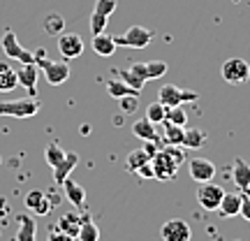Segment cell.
Segmentation results:
<instances>
[{
  "label": "cell",
  "instance_id": "d6986e66",
  "mask_svg": "<svg viewBox=\"0 0 250 241\" xmlns=\"http://www.w3.org/2000/svg\"><path fill=\"white\" fill-rule=\"evenodd\" d=\"M62 190H65V197L70 199V204H74L79 211H83V202H86V190L72 179H65L62 181Z\"/></svg>",
  "mask_w": 250,
  "mask_h": 241
},
{
  "label": "cell",
  "instance_id": "d6a6232c",
  "mask_svg": "<svg viewBox=\"0 0 250 241\" xmlns=\"http://www.w3.org/2000/svg\"><path fill=\"white\" fill-rule=\"evenodd\" d=\"M118 74H121V79H123L125 84L130 86V88L137 90V93H139V90L144 88V81L139 79V77H137V74H134V72L130 70V67H127V70H118Z\"/></svg>",
  "mask_w": 250,
  "mask_h": 241
},
{
  "label": "cell",
  "instance_id": "52a82bcc",
  "mask_svg": "<svg viewBox=\"0 0 250 241\" xmlns=\"http://www.w3.org/2000/svg\"><path fill=\"white\" fill-rule=\"evenodd\" d=\"M116 7H118V0H95V7H93V14H90V33L93 35L107 30L109 17L114 14Z\"/></svg>",
  "mask_w": 250,
  "mask_h": 241
},
{
  "label": "cell",
  "instance_id": "5b68a950",
  "mask_svg": "<svg viewBox=\"0 0 250 241\" xmlns=\"http://www.w3.org/2000/svg\"><path fill=\"white\" fill-rule=\"evenodd\" d=\"M158 100H160L165 107H181L186 102H197L199 100V93L195 90H183L174 84H165L160 90H158Z\"/></svg>",
  "mask_w": 250,
  "mask_h": 241
},
{
  "label": "cell",
  "instance_id": "5bb4252c",
  "mask_svg": "<svg viewBox=\"0 0 250 241\" xmlns=\"http://www.w3.org/2000/svg\"><path fill=\"white\" fill-rule=\"evenodd\" d=\"M37 77H40V67H37L35 63H26V65H21V70H17L19 84H21L30 95L37 93Z\"/></svg>",
  "mask_w": 250,
  "mask_h": 241
},
{
  "label": "cell",
  "instance_id": "8992f818",
  "mask_svg": "<svg viewBox=\"0 0 250 241\" xmlns=\"http://www.w3.org/2000/svg\"><path fill=\"white\" fill-rule=\"evenodd\" d=\"M0 46H2V51H5L7 58L19 61L21 65H26V63H35V54L19 44L14 30H5V33H2V37H0Z\"/></svg>",
  "mask_w": 250,
  "mask_h": 241
},
{
  "label": "cell",
  "instance_id": "60d3db41",
  "mask_svg": "<svg viewBox=\"0 0 250 241\" xmlns=\"http://www.w3.org/2000/svg\"><path fill=\"white\" fill-rule=\"evenodd\" d=\"M236 241H241V239H236Z\"/></svg>",
  "mask_w": 250,
  "mask_h": 241
},
{
  "label": "cell",
  "instance_id": "83f0119b",
  "mask_svg": "<svg viewBox=\"0 0 250 241\" xmlns=\"http://www.w3.org/2000/svg\"><path fill=\"white\" fill-rule=\"evenodd\" d=\"M62 28H65V19H62L61 14H56V12L46 14V19H44V30L49 33V35H61Z\"/></svg>",
  "mask_w": 250,
  "mask_h": 241
},
{
  "label": "cell",
  "instance_id": "30bf717a",
  "mask_svg": "<svg viewBox=\"0 0 250 241\" xmlns=\"http://www.w3.org/2000/svg\"><path fill=\"white\" fill-rule=\"evenodd\" d=\"M58 51L65 61H74L83 54V40L77 33H61L58 35Z\"/></svg>",
  "mask_w": 250,
  "mask_h": 241
},
{
  "label": "cell",
  "instance_id": "cb8c5ba5",
  "mask_svg": "<svg viewBox=\"0 0 250 241\" xmlns=\"http://www.w3.org/2000/svg\"><path fill=\"white\" fill-rule=\"evenodd\" d=\"M208 139L206 130H199V128H183V146L186 149H202Z\"/></svg>",
  "mask_w": 250,
  "mask_h": 241
},
{
  "label": "cell",
  "instance_id": "74e56055",
  "mask_svg": "<svg viewBox=\"0 0 250 241\" xmlns=\"http://www.w3.org/2000/svg\"><path fill=\"white\" fill-rule=\"evenodd\" d=\"M137 174H139V176H146V179H153V167H151V162H146V165H142V167H139V170H137Z\"/></svg>",
  "mask_w": 250,
  "mask_h": 241
},
{
  "label": "cell",
  "instance_id": "ba28073f",
  "mask_svg": "<svg viewBox=\"0 0 250 241\" xmlns=\"http://www.w3.org/2000/svg\"><path fill=\"white\" fill-rule=\"evenodd\" d=\"M220 74L227 84H246L250 79V65L243 58H227L220 67Z\"/></svg>",
  "mask_w": 250,
  "mask_h": 241
},
{
  "label": "cell",
  "instance_id": "603a6c76",
  "mask_svg": "<svg viewBox=\"0 0 250 241\" xmlns=\"http://www.w3.org/2000/svg\"><path fill=\"white\" fill-rule=\"evenodd\" d=\"M19 86L17 70L7 61H0V93H9Z\"/></svg>",
  "mask_w": 250,
  "mask_h": 241
},
{
  "label": "cell",
  "instance_id": "f35d334b",
  "mask_svg": "<svg viewBox=\"0 0 250 241\" xmlns=\"http://www.w3.org/2000/svg\"><path fill=\"white\" fill-rule=\"evenodd\" d=\"M5 206H7V197H5V195H0V214L5 211Z\"/></svg>",
  "mask_w": 250,
  "mask_h": 241
},
{
  "label": "cell",
  "instance_id": "8d00e7d4",
  "mask_svg": "<svg viewBox=\"0 0 250 241\" xmlns=\"http://www.w3.org/2000/svg\"><path fill=\"white\" fill-rule=\"evenodd\" d=\"M239 216H241V218H246V220L250 223V197L243 195V199H241V211H239Z\"/></svg>",
  "mask_w": 250,
  "mask_h": 241
},
{
  "label": "cell",
  "instance_id": "d590c367",
  "mask_svg": "<svg viewBox=\"0 0 250 241\" xmlns=\"http://www.w3.org/2000/svg\"><path fill=\"white\" fill-rule=\"evenodd\" d=\"M49 241H77V239L70 237V234L61 232V230H54V232H49Z\"/></svg>",
  "mask_w": 250,
  "mask_h": 241
},
{
  "label": "cell",
  "instance_id": "8fae6325",
  "mask_svg": "<svg viewBox=\"0 0 250 241\" xmlns=\"http://www.w3.org/2000/svg\"><path fill=\"white\" fill-rule=\"evenodd\" d=\"M160 234H162V241H190L192 230H190V225L183 218H171V220H167L162 225Z\"/></svg>",
  "mask_w": 250,
  "mask_h": 241
},
{
  "label": "cell",
  "instance_id": "7402d4cb",
  "mask_svg": "<svg viewBox=\"0 0 250 241\" xmlns=\"http://www.w3.org/2000/svg\"><path fill=\"white\" fill-rule=\"evenodd\" d=\"M93 51L102 58H107L116 51V40L114 35H107V33H98V35H93Z\"/></svg>",
  "mask_w": 250,
  "mask_h": 241
},
{
  "label": "cell",
  "instance_id": "ab89813d",
  "mask_svg": "<svg viewBox=\"0 0 250 241\" xmlns=\"http://www.w3.org/2000/svg\"><path fill=\"white\" fill-rule=\"evenodd\" d=\"M234 2H239V0H234Z\"/></svg>",
  "mask_w": 250,
  "mask_h": 241
},
{
  "label": "cell",
  "instance_id": "44dd1931",
  "mask_svg": "<svg viewBox=\"0 0 250 241\" xmlns=\"http://www.w3.org/2000/svg\"><path fill=\"white\" fill-rule=\"evenodd\" d=\"M241 199H243V195H239V193H225L223 202L218 206L220 216H225V218L239 216V211H241Z\"/></svg>",
  "mask_w": 250,
  "mask_h": 241
},
{
  "label": "cell",
  "instance_id": "7a4b0ae2",
  "mask_svg": "<svg viewBox=\"0 0 250 241\" xmlns=\"http://www.w3.org/2000/svg\"><path fill=\"white\" fill-rule=\"evenodd\" d=\"M35 65L44 72V79L51 86H61V84H65L70 79V65H67V61H49L44 49H37L35 51Z\"/></svg>",
  "mask_w": 250,
  "mask_h": 241
},
{
  "label": "cell",
  "instance_id": "4fadbf2b",
  "mask_svg": "<svg viewBox=\"0 0 250 241\" xmlns=\"http://www.w3.org/2000/svg\"><path fill=\"white\" fill-rule=\"evenodd\" d=\"M26 206L35 216H46L51 209H54V204H51L49 195H46V193H42V190H30V193L26 195Z\"/></svg>",
  "mask_w": 250,
  "mask_h": 241
},
{
  "label": "cell",
  "instance_id": "2e32d148",
  "mask_svg": "<svg viewBox=\"0 0 250 241\" xmlns=\"http://www.w3.org/2000/svg\"><path fill=\"white\" fill-rule=\"evenodd\" d=\"M232 179H234V183H236L239 190H243V193H248L250 190V165L243 160V158H236V160H234Z\"/></svg>",
  "mask_w": 250,
  "mask_h": 241
},
{
  "label": "cell",
  "instance_id": "484cf974",
  "mask_svg": "<svg viewBox=\"0 0 250 241\" xmlns=\"http://www.w3.org/2000/svg\"><path fill=\"white\" fill-rule=\"evenodd\" d=\"M107 90H109V95H111V98H116V100L125 98V95H139V93H137L134 88H130L121 77H118V79H109L107 81Z\"/></svg>",
  "mask_w": 250,
  "mask_h": 241
},
{
  "label": "cell",
  "instance_id": "4dcf8cb0",
  "mask_svg": "<svg viewBox=\"0 0 250 241\" xmlns=\"http://www.w3.org/2000/svg\"><path fill=\"white\" fill-rule=\"evenodd\" d=\"M165 144H169V146H183V128L179 125H169L165 123Z\"/></svg>",
  "mask_w": 250,
  "mask_h": 241
},
{
  "label": "cell",
  "instance_id": "9a60e30c",
  "mask_svg": "<svg viewBox=\"0 0 250 241\" xmlns=\"http://www.w3.org/2000/svg\"><path fill=\"white\" fill-rule=\"evenodd\" d=\"M132 132H134V137H139V139H144V142H158V144H162L160 132L155 130V123H151L146 116L139 118V121H134Z\"/></svg>",
  "mask_w": 250,
  "mask_h": 241
},
{
  "label": "cell",
  "instance_id": "e575fe53",
  "mask_svg": "<svg viewBox=\"0 0 250 241\" xmlns=\"http://www.w3.org/2000/svg\"><path fill=\"white\" fill-rule=\"evenodd\" d=\"M130 70H132L134 74L144 81V84L148 81V79H146V63H132V65H130Z\"/></svg>",
  "mask_w": 250,
  "mask_h": 241
},
{
  "label": "cell",
  "instance_id": "7c38bea8",
  "mask_svg": "<svg viewBox=\"0 0 250 241\" xmlns=\"http://www.w3.org/2000/svg\"><path fill=\"white\" fill-rule=\"evenodd\" d=\"M188 170H190V176L197 181V183H206L215 176V165L206 158H192L188 162Z\"/></svg>",
  "mask_w": 250,
  "mask_h": 241
},
{
  "label": "cell",
  "instance_id": "6da1fadb",
  "mask_svg": "<svg viewBox=\"0 0 250 241\" xmlns=\"http://www.w3.org/2000/svg\"><path fill=\"white\" fill-rule=\"evenodd\" d=\"M186 160V153L179 146H169L165 144V149H158V153L151 158V167H153V179L160 181H169L176 176L181 162Z\"/></svg>",
  "mask_w": 250,
  "mask_h": 241
},
{
  "label": "cell",
  "instance_id": "e0dca14e",
  "mask_svg": "<svg viewBox=\"0 0 250 241\" xmlns=\"http://www.w3.org/2000/svg\"><path fill=\"white\" fill-rule=\"evenodd\" d=\"M77 162H79V155H77V153H67V155H65L58 165H56V167H54L56 186H62V181L70 179V174H72V170L77 167Z\"/></svg>",
  "mask_w": 250,
  "mask_h": 241
},
{
  "label": "cell",
  "instance_id": "d4e9b609",
  "mask_svg": "<svg viewBox=\"0 0 250 241\" xmlns=\"http://www.w3.org/2000/svg\"><path fill=\"white\" fill-rule=\"evenodd\" d=\"M77 241H100V227L86 214H83V220H81V230L77 234Z\"/></svg>",
  "mask_w": 250,
  "mask_h": 241
},
{
  "label": "cell",
  "instance_id": "1f68e13d",
  "mask_svg": "<svg viewBox=\"0 0 250 241\" xmlns=\"http://www.w3.org/2000/svg\"><path fill=\"white\" fill-rule=\"evenodd\" d=\"M167 74V63L165 61H148L146 63V79H162Z\"/></svg>",
  "mask_w": 250,
  "mask_h": 241
},
{
  "label": "cell",
  "instance_id": "f546056e",
  "mask_svg": "<svg viewBox=\"0 0 250 241\" xmlns=\"http://www.w3.org/2000/svg\"><path fill=\"white\" fill-rule=\"evenodd\" d=\"M165 114H167V107L162 105L160 100L158 102H151L148 107H146V118L151 121V123H165Z\"/></svg>",
  "mask_w": 250,
  "mask_h": 241
},
{
  "label": "cell",
  "instance_id": "9c48e42d",
  "mask_svg": "<svg viewBox=\"0 0 250 241\" xmlns=\"http://www.w3.org/2000/svg\"><path fill=\"white\" fill-rule=\"evenodd\" d=\"M223 195H225V190L218 183H213V181L199 183V188H197V202L206 211H218V206L223 202Z\"/></svg>",
  "mask_w": 250,
  "mask_h": 241
},
{
  "label": "cell",
  "instance_id": "3957f363",
  "mask_svg": "<svg viewBox=\"0 0 250 241\" xmlns=\"http://www.w3.org/2000/svg\"><path fill=\"white\" fill-rule=\"evenodd\" d=\"M40 102L33 95L30 98H19V100H2L0 102V116H12V118H30L40 111Z\"/></svg>",
  "mask_w": 250,
  "mask_h": 241
},
{
  "label": "cell",
  "instance_id": "4316f807",
  "mask_svg": "<svg viewBox=\"0 0 250 241\" xmlns=\"http://www.w3.org/2000/svg\"><path fill=\"white\" fill-rule=\"evenodd\" d=\"M165 123L179 125V128H186L188 114H186V109H183V105H181V107H167V114H165Z\"/></svg>",
  "mask_w": 250,
  "mask_h": 241
},
{
  "label": "cell",
  "instance_id": "277c9868",
  "mask_svg": "<svg viewBox=\"0 0 250 241\" xmlns=\"http://www.w3.org/2000/svg\"><path fill=\"white\" fill-rule=\"evenodd\" d=\"M153 33L151 28H144V26H132L125 30V35H116V46H127V49H144L153 42Z\"/></svg>",
  "mask_w": 250,
  "mask_h": 241
},
{
  "label": "cell",
  "instance_id": "ffe728a7",
  "mask_svg": "<svg viewBox=\"0 0 250 241\" xmlns=\"http://www.w3.org/2000/svg\"><path fill=\"white\" fill-rule=\"evenodd\" d=\"M19 230L14 241H37V223L30 216H19Z\"/></svg>",
  "mask_w": 250,
  "mask_h": 241
},
{
  "label": "cell",
  "instance_id": "ac0fdd59",
  "mask_svg": "<svg viewBox=\"0 0 250 241\" xmlns=\"http://www.w3.org/2000/svg\"><path fill=\"white\" fill-rule=\"evenodd\" d=\"M81 220H83V216L74 214V211H67V214H62L61 218H58L56 230H61V232L70 234V237L77 239V234H79V230H81Z\"/></svg>",
  "mask_w": 250,
  "mask_h": 241
},
{
  "label": "cell",
  "instance_id": "f1b7e54d",
  "mask_svg": "<svg viewBox=\"0 0 250 241\" xmlns=\"http://www.w3.org/2000/svg\"><path fill=\"white\" fill-rule=\"evenodd\" d=\"M65 155H67V151H65V149H61V144H56V142L49 144V146H46V151H44V158H46V162H49V167H51V170H54L56 165L65 158Z\"/></svg>",
  "mask_w": 250,
  "mask_h": 241
},
{
  "label": "cell",
  "instance_id": "836d02e7",
  "mask_svg": "<svg viewBox=\"0 0 250 241\" xmlns=\"http://www.w3.org/2000/svg\"><path fill=\"white\" fill-rule=\"evenodd\" d=\"M118 102H121V111H123L125 116H130V114H134L137 107H139V95H125V98H121Z\"/></svg>",
  "mask_w": 250,
  "mask_h": 241
}]
</instances>
